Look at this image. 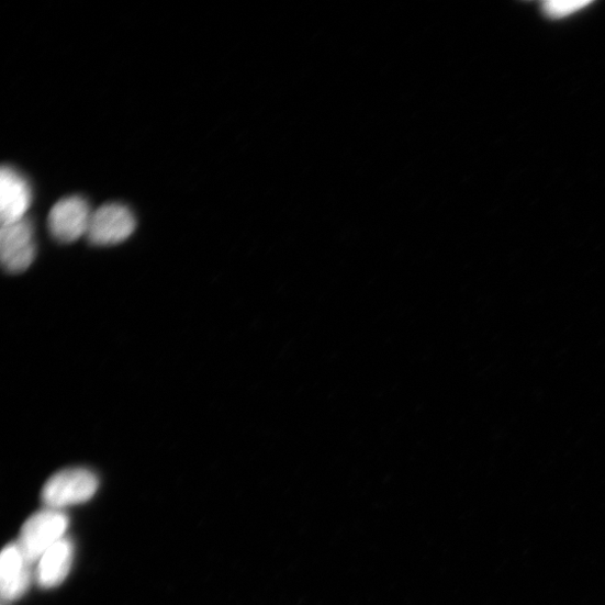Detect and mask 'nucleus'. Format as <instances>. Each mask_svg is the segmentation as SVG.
<instances>
[{
    "label": "nucleus",
    "instance_id": "nucleus-8",
    "mask_svg": "<svg viewBox=\"0 0 605 605\" xmlns=\"http://www.w3.org/2000/svg\"><path fill=\"white\" fill-rule=\"evenodd\" d=\"M75 558V545L65 537L40 559L35 571L37 584L43 589L60 585L68 578Z\"/></svg>",
    "mask_w": 605,
    "mask_h": 605
},
{
    "label": "nucleus",
    "instance_id": "nucleus-3",
    "mask_svg": "<svg viewBox=\"0 0 605 605\" xmlns=\"http://www.w3.org/2000/svg\"><path fill=\"white\" fill-rule=\"evenodd\" d=\"M136 229L132 210L122 203H107L92 212L87 234L94 246H114L126 242Z\"/></svg>",
    "mask_w": 605,
    "mask_h": 605
},
{
    "label": "nucleus",
    "instance_id": "nucleus-6",
    "mask_svg": "<svg viewBox=\"0 0 605 605\" xmlns=\"http://www.w3.org/2000/svg\"><path fill=\"white\" fill-rule=\"evenodd\" d=\"M33 193L29 180L16 169L3 167L0 172V217L2 225H11L26 217Z\"/></svg>",
    "mask_w": 605,
    "mask_h": 605
},
{
    "label": "nucleus",
    "instance_id": "nucleus-9",
    "mask_svg": "<svg viewBox=\"0 0 605 605\" xmlns=\"http://www.w3.org/2000/svg\"><path fill=\"white\" fill-rule=\"evenodd\" d=\"M590 5V2L578 0H551L542 4V12L548 19L560 20L573 15Z\"/></svg>",
    "mask_w": 605,
    "mask_h": 605
},
{
    "label": "nucleus",
    "instance_id": "nucleus-1",
    "mask_svg": "<svg viewBox=\"0 0 605 605\" xmlns=\"http://www.w3.org/2000/svg\"><path fill=\"white\" fill-rule=\"evenodd\" d=\"M68 516L58 509H44L30 517L22 527L19 547L32 565L64 539L69 527Z\"/></svg>",
    "mask_w": 605,
    "mask_h": 605
},
{
    "label": "nucleus",
    "instance_id": "nucleus-2",
    "mask_svg": "<svg viewBox=\"0 0 605 605\" xmlns=\"http://www.w3.org/2000/svg\"><path fill=\"white\" fill-rule=\"evenodd\" d=\"M99 486L97 475L88 469H68L52 475L42 490V501L51 509L87 503Z\"/></svg>",
    "mask_w": 605,
    "mask_h": 605
},
{
    "label": "nucleus",
    "instance_id": "nucleus-4",
    "mask_svg": "<svg viewBox=\"0 0 605 605\" xmlns=\"http://www.w3.org/2000/svg\"><path fill=\"white\" fill-rule=\"evenodd\" d=\"M92 211L88 201L79 195L61 199L48 213L51 236L61 243L71 244L87 236Z\"/></svg>",
    "mask_w": 605,
    "mask_h": 605
},
{
    "label": "nucleus",
    "instance_id": "nucleus-5",
    "mask_svg": "<svg viewBox=\"0 0 605 605\" xmlns=\"http://www.w3.org/2000/svg\"><path fill=\"white\" fill-rule=\"evenodd\" d=\"M36 255L33 225L27 217L21 222L2 226L0 233V258L11 273H20L30 268Z\"/></svg>",
    "mask_w": 605,
    "mask_h": 605
},
{
    "label": "nucleus",
    "instance_id": "nucleus-7",
    "mask_svg": "<svg viewBox=\"0 0 605 605\" xmlns=\"http://www.w3.org/2000/svg\"><path fill=\"white\" fill-rule=\"evenodd\" d=\"M31 564L18 544L4 547L0 557V592L5 602L22 597L31 584Z\"/></svg>",
    "mask_w": 605,
    "mask_h": 605
}]
</instances>
